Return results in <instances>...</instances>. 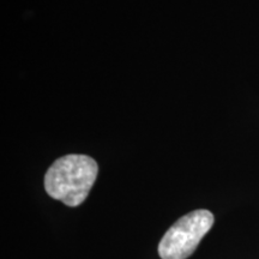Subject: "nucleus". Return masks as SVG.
I'll return each mask as SVG.
<instances>
[{
    "mask_svg": "<svg viewBox=\"0 0 259 259\" xmlns=\"http://www.w3.org/2000/svg\"><path fill=\"white\" fill-rule=\"evenodd\" d=\"M99 166L87 155L71 154L58 158L45 176V189L53 199L67 206H78L95 183Z\"/></svg>",
    "mask_w": 259,
    "mask_h": 259,
    "instance_id": "nucleus-1",
    "label": "nucleus"
},
{
    "mask_svg": "<svg viewBox=\"0 0 259 259\" xmlns=\"http://www.w3.org/2000/svg\"><path fill=\"white\" fill-rule=\"evenodd\" d=\"M213 215L209 210L199 209L180 218L170 227L158 244L162 259H186L213 225Z\"/></svg>",
    "mask_w": 259,
    "mask_h": 259,
    "instance_id": "nucleus-2",
    "label": "nucleus"
}]
</instances>
